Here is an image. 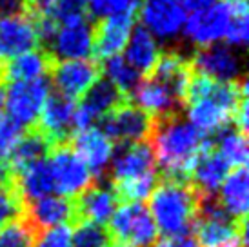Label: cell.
<instances>
[{
    "mask_svg": "<svg viewBox=\"0 0 249 247\" xmlns=\"http://www.w3.org/2000/svg\"><path fill=\"white\" fill-rule=\"evenodd\" d=\"M149 145L157 169L160 167L166 180L187 182L198 155L209 144L186 118L175 113L155 122Z\"/></svg>",
    "mask_w": 249,
    "mask_h": 247,
    "instance_id": "1",
    "label": "cell"
},
{
    "mask_svg": "<svg viewBox=\"0 0 249 247\" xmlns=\"http://www.w3.org/2000/svg\"><path fill=\"white\" fill-rule=\"evenodd\" d=\"M244 95H248L246 80L220 84L200 75L193 76L184 96L186 120L202 137L218 135L233 122L236 104Z\"/></svg>",
    "mask_w": 249,
    "mask_h": 247,
    "instance_id": "2",
    "label": "cell"
},
{
    "mask_svg": "<svg viewBox=\"0 0 249 247\" xmlns=\"http://www.w3.org/2000/svg\"><path fill=\"white\" fill-rule=\"evenodd\" d=\"M113 189L118 200L142 204L157 187L159 173L149 142L120 145L111 160Z\"/></svg>",
    "mask_w": 249,
    "mask_h": 247,
    "instance_id": "3",
    "label": "cell"
},
{
    "mask_svg": "<svg viewBox=\"0 0 249 247\" xmlns=\"http://www.w3.org/2000/svg\"><path fill=\"white\" fill-rule=\"evenodd\" d=\"M202 196L189 182L164 180L157 184L149 196V213L153 222L167 238L189 234L198 218Z\"/></svg>",
    "mask_w": 249,
    "mask_h": 247,
    "instance_id": "4",
    "label": "cell"
},
{
    "mask_svg": "<svg viewBox=\"0 0 249 247\" xmlns=\"http://www.w3.org/2000/svg\"><path fill=\"white\" fill-rule=\"evenodd\" d=\"M198 247H246V222H235L214 198H202L195 224Z\"/></svg>",
    "mask_w": 249,
    "mask_h": 247,
    "instance_id": "5",
    "label": "cell"
},
{
    "mask_svg": "<svg viewBox=\"0 0 249 247\" xmlns=\"http://www.w3.org/2000/svg\"><path fill=\"white\" fill-rule=\"evenodd\" d=\"M109 236L129 247H153L159 238V229L149 209L144 204L124 202L109 220Z\"/></svg>",
    "mask_w": 249,
    "mask_h": 247,
    "instance_id": "6",
    "label": "cell"
},
{
    "mask_svg": "<svg viewBox=\"0 0 249 247\" xmlns=\"http://www.w3.org/2000/svg\"><path fill=\"white\" fill-rule=\"evenodd\" d=\"M51 95V86L46 78L33 82H11L6 89V118L26 131L40 118L42 107Z\"/></svg>",
    "mask_w": 249,
    "mask_h": 247,
    "instance_id": "7",
    "label": "cell"
},
{
    "mask_svg": "<svg viewBox=\"0 0 249 247\" xmlns=\"http://www.w3.org/2000/svg\"><path fill=\"white\" fill-rule=\"evenodd\" d=\"M48 164L58 196L70 200L76 198L91 185L93 175L70 145H55L48 158Z\"/></svg>",
    "mask_w": 249,
    "mask_h": 247,
    "instance_id": "8",
    "label": "cell"
},
{
    "mask_svg": "<svg viewBox=\"0 0 249 247\" xmlns=\"http://www.w3.org/2000/svg\"><path fill=\"white\" fill-rule=\"evenodd\" d=\"M187 11L180 0H144L140 6V28L159 42H173L182 36Z\"/></svg>",
    "mask_w": 249,
    "mask_h": 247,
    "instance_id": "9",
    "label": "cell"
},
{
    "mask_svg": "<svg viewBox=\"0 0 249 247\" xmlns=\"http://www.w3.org/2000/svg\"><path fill=\"white\" fill-rule=\"evenodd\" d=\"M191 68L196 69L200 76L220 84H236L244 80L242 55L222 42L198 49L193 56Z\"/></svg>",
    "mask_w": 249,
    "mask_h": 247,
    "instance_id": "10",
    "label": "cell"
},
{
    "mask_svg": "<svg viewBox=\"0 0 249 247\" xmlns=\"http://www.w3.org/2000/svg\"><path fill=\"white\" fill-rule=\"evenodd\" d=\"M229 18H231L229 6L224 0H216L206 9L187 15L182 35L189 44L196 46L198 49L209 48L214 44H220V40L226 38Z\"/></svg>",
    "mask_w": 249,
    "mask_h": 247,
    "instance_id": "11",
    "label": "cell"
},
{
    "mask_svg": "<svg viewBox=\"0 0 249 247\" xmlns=\"http://www.w3.org/2000/svg\"><path fill=\"white\" fill-rule=\"evenodd\" d=\"M153 125L155 120L135 104H120L102 120L100 129L111 142L117 140L120 145H124L145 142V138L151 137Z\"/></svg>",
    "mask_w": 249,
    "mask_h": 247,
    "instance_id": "12",
    "label": "cell"
},
{
    "mask_svg": "<svg viewBox=\"0 0 249 247\" xmlns=\"http://www.w3.org/2000/svg\"><path fill=\"white\" fill-rule=\"evenodd\" d=\"M40 36L35 17L28 11L0 17V60H11L15 56L38 48Z\"/></svg>",
    "mask_w": 249,
    "mask_h": 247,
    "instance_id": "13",
    "label": "cell"
},
{
    "mask_svg": "<svg viewBox=\"0 0 249 247\" xmlns=\"http://www.w3.org/2000/svg\"><path fill=\"white\" fill-rule=\"evenodd\" d=\"M93 31L95 28L89 18L56 26L48 42L49 56L58 60H88V56L93 55Z\"/></svg>",
    "mask_w": 249,
    "mask_h": 247,
    "instance_id": "14",
    "label": "cell"
},
{
    "mask_svg": "<svg viewBox=\"0 0 249 247\" xmlns=\"http://www.w3.org/2000/svg\"><path fill=\"white\" fill-rule=\"evenodd\" d=\"M122 95L118 93L107 80H100L89 88V91L82 96V100L76 104L75 109V129H89L97 127L111 111L122 104Z\"/></svg>",
    "mask_w": 249,
    "mask_h": 247,
    "instance_id": "15",
    "label": "cell"
},
{
    "mask_svg": "<svg viewBox=\"0 0 249 247\" xmlns=\"http://www.w3.org/2000/svg\"><path fill=\"white\" fill-rule=\"evenodd\" d=\"M100 71L95 62L88 60H58L51 66V76L58 95L73 100L84 96L98 80Z\"/></svg>",
    "mask_w": 249,
    "mask_h": 247,
    "instance_id": "16",
    "label": "cell"
},
{
    "mask_svg": "<svg viewBox=\"0 0 249 247\" xmlns=\"http://www.w3.org/2000/svg\"><path fill=\"white\" fill-rule=\"evenodd\" d=\"M76 104L60 95H49L38 118V133L51 145L64 144L75 131Z\"/></svg>",
    "mask_w": 249,
    "mask_h": 247,
    "instance_id": "17",
    "label": "cell"
},
{
    "mask_svg": "<svg viewBox=\"0 0 249 247\" xmlns=\"http://www.w3.org/2000/svg\"><path fill=\"white\" fill-rule=\"evenodd\" d=\"M135 29L133 15H107L102 17L93 31V55L98 60H109L124 53L125 44Z\"/></svg>",
    "mask_w": 249,
    "mask_h": 247,
    "instance_id": "18",
    "label": "cell"
},
{
    "mask_svg": "<svg viewBox=\"0 0 249 247\" xmlns=\"http://www.w3.org/2000/svg\"><path fill=\"white\" fill-rule=\"evenodd\" d=\"M75 214L76 222H91L104 226L111 220L118 207V196L113 185L109 184H91L86 191L76 196Z\"/></svg>",
    "mask_w": 249,
    "mask_h": 247,
    "instance_id": "19",
    "label": "cell"
},
{
    "mask_svg": "<svg viewBox=\"0 0 249 247\" xmlns=\"http://www.w3.org/2000/svg\"><path fill=\"white\" fill-rule=\"evenodd\" d=\"M131 96L135 106L144 111L145 115H149L153 120L155 118L162 120L166 117H171L177 113L178 106L182 104L178 96L175 95L166 84L157 80L155 76L140 80L137 84V88L131 91Z\"/></svg>",
    "mask_w": 249,
    "mask_h": 247,
    "instance_id": "20",
    "label": "cell"
},
{
    "mask_svg": "<svg viewBox=\"0 0 249 247\" xmlns=\"http://www.w3.org/2000/svg\"><path fill=\"white\" fill-rule=\"evenodd\" d=\"M22 216L28 220L36 231L68 226L71 222H76L75 202L58 196V194H51L46 198L35 200L31 204H26Z\"/></svg>",
    "mask_w": 249,
    "mask_h": 247,
    "instance_id": "21",
    "label": "cell"
},
{
    "mask_svg": "<svg viewBox=\"0 0 249 247\" xmlns=\"http://www.w3.org/2000/svg\"><path fill=\"white\" fill-rule=\"evenodd\" d=\"M73 149L91 171V175H102L107 171L115 155V144L106 137V133L100 127L78 131Z\"/></svg>",
    "mask_w": 249,
    "mask_h": 247,
    "instance_id": "22",
    "label": "cell"
},
{
    "mask_svg": "<svg viewBox=\"0 0 249 247\" xmlns=\"http://www.w3.org/2000/svg\"><path fill=\"white\" fill-rule=\"evenodd\" d=\"M228 175L229 165L209 144L196 158L191 175H189V180H191L189 184L193 185L195 191L202 198H213V194L220 189Z\"/></svg>",
    "mask_w": 249,
    "mask_h": 247,
    "instance_id": "23",
    "label": "cell"
},
{
    "mask_svg": "<svg viewBox=\"0 0 249 247\" xmlns=\"http://www.w3.org/2000/svg\"><path fill=\"white\" fill-rule=\"evenodd\" d=\"M162 53V44L149 31H145L144 28H135L122 56L139 75H147L153 73Z\"/></svg>",
    "mask_w": 249,
    "mask_h": 247,
    "instance_id": "24",
    "label": "cell"
},
{
    "mask_svg": "<svg viewBox=\"0 0 249 247\" xmlns=\"http://www.w3.org/2000/svg\"><path fill=\"white\" fill-rule=\"evenodd\" d=\"M15 187L20 194L24 206L35 202V200L55 194V184H53L48 158L24 167L22 171L15 173Z\"/></svg>",
    "mask_w": 249,
    "mask_h": 247,
    "instance_id": "25",
    "label": "cell"
},
{
    "mask_svg": "<svg viewBox=\"0 0 249 247\" xmlns=\"http://www.w3.org/2000/svg\"><path fill=\"white\" fill-rule=\"evenodd\" d=\"M218 204L235 222H246L249 206V180L246 167H238L226 176L220 185Z\"/></svg>",
    "mask_w": 249,
    "mask_h": 247,
    "instance_id": "26",
    "label": "cell"
},
{
    "mask_svg": "<svg viewBox=\"0 0 249 247\" xmlns=\"http://www.w3.org/2000/svg\"><path fill=\"white\" fill-rule=\"evenodd\" d=\"M191 60H187L184 55H180L177 51H167L162 53L157 62V66L153 69V76L166 84L169 89L180 98V102H184L187 86L193 78L191 71Z\"/></svg>",
    "mask_w": 249,
    "mask_h": 247,
    "instance_id": "27",
    "label": "cell"
},
{
    "mask_svg": "<svg viewBox=\"0 0 249 247\" xmlns=\"http://www.w3.org/2000/svg\"><path fill=\"white\" fill-rule=\"evenodd\" d=\"M51 66L53 62L48 53H44L40 49H33L7 60L2 71H4V76L11 82H33V80L46 78V75L51 71Z\"/></svg>",
    "mask_w": 249,
    "mask_h": 247,
    "instance_id": "28",
    "label": "cell"
},
{
    "mask_svg": "<svg viewBox=\"0 0 249 247\" xmlns=\"http://www.w3.org/2000/svg\"><path fill=\"white\" fill-rule=\"evenodd\" d=\"M49 147H51V144H49L48 140L42 137L36 129L24 131L20 140L17 142L15 149L11 151L9 158H7V165L11 167L13 176H15V173L22 171L24 167L44 160L49 151Z\"/></svg>",
    "mask_w": 249,
    "mask_h": 247,
    "instance_id": "29",
    "label": "cell"
},
{
    "mask_svg": "<svg viewBox=\"0 0 249 247\" xmlns=\"http://www.w3.org/2000/svg\"><path fill=\"white\" fill-rule=\"evenodd\" d=\"M226 164L231 167H246L248 164V138L238 129H224L216 135V145L213 147Z\"/></svg>",
    "mask_w": 249,
    "mask_h": 247,
    "instance_id": "30",
    "label": "cell"
},
{
    "mask_svg": "<svg viewBox=\"0 0 249 247\" xmlns=\"http://www.w3.org/2000/svg\"><path fill=\"white\" fill-rule=\"evenodd\" d=\"M231 11L229 26L226 31V44L233 49H244L249 40V18H248V0H235L226 2Z\"/></svg>",
    "mask_w": 249,
    "mask_h": 247,
    "instance_id": "31",
    "label": "cell"
},
{
    "mask_svg": "<svg viewBox=\"0 0 249 247\" xmlns=\"http://www.w3.org/2000/svg\"><path fill=\"white\" fill-rule=\"evenodd\" d=\"M104 80H107L120 95L131 93L137 88V84L140 82V75L125 62L122 55L104 60Z\"/></svg>",
    "mask_w": 249,
    "mask_h": 247,
    "instance_id": "32",
    "label": "cell"
},
{
    "mask_svg": "<svg viewBox=\"0 0 249 247\" xmlns=\"http://www.w3.org/2000/svg\"><path fill=\"white\" fill-rule=\"evenodd\" d=\"M36 233L35 227L20 216L0 229V247H33Z\"/></svg>",
    "mask_w": 249,
    "mask_h": 247,
    "instance_id": "33",
    "label": "cell"
},
{
    "mask_svg": "<svg viewBox=\"0 0 249 247\" xmlns=\"http://www.w3.org/2000/svg\"><path fill=\"white\" fill-rule=\"evenodd\" d=\"M109 233L104 226L91 224V222H78L75 231H71L73 247H106L109 244Z\"/></svg>",
    "mask_w": 249,
    "mask_h": 247,
    "instance_id": "34",
    "label": "cell"
},
{
    "mask_svg": "<svg viewBox=\"0 0 249 247\" xmlns=\"http://www.w3.org/2000/svg\"><path fill=\"white\" fill-rule=\"evenodd\" d=\"M24 214V202L15 184L0 185V229Z\"/></svg>",
    "mask_w": 249,
    "mask_h": 247,
    "instance_id": "35",
    "label": "cell"
},
{
    "mask_svg": "<svg viewBox=\"0 0 249 247\" xmlns=\"http://www.w3.org/2000/svg\"><path fill=\"white\" fill-rule=\"evenodd\" d=\"M33 247H73L70 226H58L38 231Z\"/></svg>",
    "mask_w": 249,
    "mask_h": 247,
    "instance_id": "36",
    "label": "cell"
},
{
    "mask_svg": "<svg viewBox=\"0 0 249 247\" xmlns=\"http://www.w3.org/2000/svg\"><path fill=\"white\" fill-rule=\"evenodd\" d=\"M142 0H100L97 7L91 11L98 17H107V15H133L135 9L140 6Z\"/></svg>",
    "mask_w": 249,
    "mask_h": 247,
    "instance_id": "37",
    "label": "cell"
},
{
    "mask_svg": "<svg viewBox=\"0 0 249 247\" xmlns=\"http://www.w3.org/2000/svg\"><path fill=\"white\" fill-rule=\"evenodd\" d=\"M164 247H198L195 236L191 234H180V236H171L166 242H162Z\"/></svg>",
    "mask_w": 249,
    "mask_h": 247,
    "instance_id": "38",
    "label": "cell"
},
{
    "mask_svg": "<svg viewBox=\"0 0 249 247\" xmlns=\"http://www.w3.org/2000/svg\"><path fill=\"white\" fill-rule=\"evenodd\" d=\"M26 7V0H0V17L18 13Z\"/></svg>",
    "mask_w": 249,
    "mask_h": 247,
    "instance_id": "39",
    "label": "cell"
},
{
    "mask_svg": "<svg viewBox=\"0 0 249 247\" xmlns=\"http://www.w3.org/2000/svg\"><path fill=\"white\" fill-rule=\"evenodd\" d=\"M58 2H60V0H26V6L33 7L36 13L42 15V13L51 11Z\"/></svg>",
    "mask_w": 249,
    "mask_h": 247,
    "instance_id": "40",
    "label": "cell"
},
{
    "mask_svg": "<svg viewBox=\"0 0 249 247\" xmlns=\"http://www.w3.org/2000/svg\"><path fill=\"white\" fill-rule=\"evenodd\" d=\"M180 2H182V6H184L186 11L196 13V11H202V9L209 7L211 4H214L216 0H180Z\"/></svg>",
    "mask_w": 249,
    "mask_h": 247,
    "instance_id": "41",
    "label": "cell"
},
{
    "mask_svg": "<svg viewBox=\"0 0 249 247\" xmlns=\"http://www.w3.org/2000/svg\"><path fill=\"white\" fill-rule=\"evenodd\" d=\"M4 102H6V86H4L2 73H0V109L4 107Z\"/></svg>",
    "mask_w": 249,
    "mask_h": 247,
    "instance_id": "42",
    "label": "cell"
},
{
    "mask_svg": "<svg viewBox=\"0 0 249 247\" xmlns=\"http://www.w3.org/2000/svg\"><path fill=\"white\" fill-rule=\"evenodd\" d=\"M84 6H86V9H89V11H93L95 7H97V4L100 2V0H80Z\"/></svg>",
    "mask_w": 249,
    "mask_h": 247,
    "instance_id": "43",
    "label": "cell"
},
{
    "mask_svg": "<svg viewBox=\"0 0 249 247\" xmlns=\"http://www.w3.org/2000/svg\"><path fill=\"white\" fill-rule=\"evenodd\" d=\"M106 247H129V246H124V244H120V242H111V244H107Z\"/></svg>",
    "mask_w": 249,
    "mask_h": 247,
    "instance_id": "44",
    "label": "cell"
},
{
    "mask_svg": "<svg viewBox=\"0 0 249 247\" xmlns=\"http://www.w3.org/2000/svg\"><path fill=\"white\" fill-rule=\"evenodd\" d=\"M0 120H2V115H0Z\"/></svg>",
    "mask_w": 249,
    "mask_h": 247,
    "instance_id": "45",
    "label": "cell"
}]
</instances>
